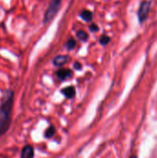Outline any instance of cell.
<instances>
[{
  "instance_id": "cell-1",
  "label": "cell",
  "mask_w": 157,
  "mask_h": 158,
  "mask_svg": "<svg viewBox=\"0 0 157 158\" xmlns=\"http://www.w3.org/2000/svg\"><path fill=\"white\" fill-rule=\"evenodd\" d=\"M14 102V92L6 90L0 103V136L6 133L11 125V112Z\"/></svg>"
},
{
  "instance_id": "cell-2",
  "label": "cell",
  "mask_w": 157,
  "mask_h": 158,
  "mask_svg": "<svg viewBox=\"0 0 157 158\" xmlns=\"http://www.w3.org/2000/svg\"><path fill=\"white\" fill-rule=\"evenodd\" d=\"M61 2H62V0H50L48 7L44 13V19H43L44 23L49 22L56 15V13L58 12V10L60 8Z\"/></svg>"
},
{
  "instance_id": "cell-3",
  "label": "cell",
  "mask_w": 157,
  "mask_h": 158,
  "mask_svg": "<svg viewBox=\"0 0 157 158\" xmlns=\"http://www.w3.org/2000/svg\"><path fill=\"white\" fill-rule=\"evenodd\" d=\"M149 10H150V2H148V1L142 2L139 11H138V17H139V20L141 22H143V20L146 19Z\"/></svg>"
},
{
  "instance_id": "cell-4",
  "label": "cell",
  "mask_w": 157,
  "mask_h": 158,
  "mask_svg": "<svg viewBox=\"0 0 157 158\" xmlns=\"http://www.w3.org/2000/svg\"><path fill=\"white\" fill-rule=\"evenodd\" d=\"M72 75V71L68 69H60L56 71V77L60 81H65L70 78Z\"/></svg>"
},
{
  "instance_id": "cell-5",
  "label": "cell",
  "mask_w": 157,
  "mask_h": 158,
  "mask_svg": "<svg viewBox=\"0 0 157 158\" xmlns=\"http://www.w3.org/2000/svg\"><path fill=\"white\" fill-rule=\"evenodd\" d=\"M34 156V151H33V147L31 145H25L22 150H21V154H20V157L21 158H33Z\"/></svg>"
},
{
  "instance_id": "cell-6",
  "label": "cell",
  "mask_w": 157,
  "mask_h": 158,
  "mask_svg": "<svg viewBox=\"0 0 157 158\" xmlns=\"http://www.w3.org/2000/svg\"><path fill=\"white\" fill-rule=\"evenodd\" d=\"M68 56H57L54 58L53 60V64L56 67H62L64 66L68 61Z\"/></svg>"
},
{
  "instance_id": "cell-7",
  "label": "cell",
  "mask_w": 157,
  "mask_h": 158,
  "mask_svg": "<svg viewBox=\"0 0 157 158\" xmlns=\"http://www.w3.org/2000/svg\"><path fill=\"white\" fill-rule=\"evenodd\" d=\"M62 94H63L66 97H68V98H72V97L75 95V89H74L72 86L64 88V89L62 90Z\"/></svg>"
},
{
  "instance_id": "cell-8",
  "label": "cell",
  "mask_w": 157,
  "mask_h": 158,
  "mask_svg": "<svg viewBox=\"0 0 157 158\" xmlns=\"http://www.w3.org/2000/svg\"><path fill=\"white\" fill-rule=\"evenodd\" d=\"M81 18H82L84 20H86V21H91L92 19H93V14H92V12L89 11V10H83V11L81 13Z\"/></svg>"
},
{
  "instance_id": "cell-9",
  "label": "cell",
  "mask_w": 157,
  "mask_h": 158,
  "mask_svg": "<svg viewBox=\"0 0 157 158\" xmlns=\"http://www.w3.org/2000/svg\"><path fill=\"white\" fill-rule=\"evenodd\" d=\"M55 133H56V129L53 125H51L46 129V131L44 132V136H45V138H51L54 136Z\"/></svg>"
},
{
  "instance_id": "cell-10",
  "label": "cell",
  "mask_w": 157,
  "mask_h": 158,
  "mask_svg": "<svg viewBox=\"0 0 157 158\" xmlns=\"http://www.w3.org/2000/svg\"><path fill=\"white\" fill-rule=\"evenodd\" d=\"M77 37L80 39V40H82V41H87L88 40V33L84 31H79L77 32Z\"/></svg>"
},
{
  "instance_id": "cell-11",
  "label": "cell",
  "mask_w": 157,
  "mask_h": 158,
  "mask_svg": "<svg viewBox=\"0 0 157 158\" xmlns=\"http://www.w3.org/2000/svg\"><path fill=\"white\" fill-rule=\"evenodd\" d=\"M75 46H76V42H75V40H74V39H69V40L68 41V43H67V47H68V50H72L73 48H75Z\"/></svg>"
},
{
  "instance_id": "cell-12",
  "label": "cell",
  "mask_w": 157,
  "mask_h": 158,
  "mask_svg": "<svg viewBox=\"0 0 157 158\" xmlns=\"http://www.w3.org/2000/svg\"><path fill=\"white\" fill-rule=\"evenodd\" d=\"M109 42H110V38H109L108 36H106V35L101 36V38H100V43H101L102 44H108Z\"/></svg>"
},
{
  "instance_id": "cell-13",
  "label": "cell",
  "mask_w": 157,
  "mask_h": 158,
  "mask_svg": "<svg viewBox=\"0 0 157 158\" xmlns=\"http://www.w3.org/2000/svg\"><path fill=\"white\" fill-rule=\"evenodd\" d=\"M90 30L92 31H98V26L95 25V24H91L90 25Z\"/></svg>"
},
{
  "instance_id": "cell-14",
  "label": "cell",
  "mask_w": 157,
  "mask_h": 158,
  "mask_svg": "<svg viewBox=\"0 0 157 158\" xmlns=\"http://www.w3.org/2000/svg\"><path fill=\"white\" fill-rule=\"evenodd\" d=\"M81 67V64H80L79 62H76V63L74 64V68H76L77 69H80Z\"/></svg>"
},
{
  "instance_id": "cell-15",
  "label": "cell",
  "mask_w": 157,
  "mask_h": 158,
  "mask_svg": "<svg viewBox=\"0 0 157 158\" xmlns=\"http://www.w3.org/2000/svg\"><path fill=\"white\" fill-rule=\"evenodd\" d=\"M130 158H138V157H137L136 156H131V157H130Z\"/></svg>"
}]
</instances>
